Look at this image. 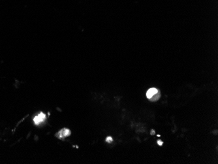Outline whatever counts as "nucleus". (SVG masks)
<instances>
[{
    "label": "nucleus",
    "mask_w": 218,
    "mask_h": 164,
    "mask_svg": "<svg viewBox=\"0 0 218 164\" xmlns=\"http://www.w3.org/2000/svg\"><path fill=\"white\" fill-rule=\"evenodd\" d=\"M71 134V132L69 129L63 128L60 131H58V133L56 134V137L60 139H64L65 137H67L70 135Z\"/></svg>",
    "instance_id": "nucleus-1"
},
{
    "label": "nucleus",
    "mask_w": 218,
    "mask_h": 164,
    "mask_svg": "<svg viewBox=\"0 0 218 164\" xmlns=\"http://www.w3.org/2000/svg\"><path fill=\"white\" fill-rule=\"evenodd\" d=\"M46 118H47L46 115L44 114L43 112H40L39 114H38L37 116L35 117V118H33V121L36 125H40L41 124H42L43 122H44Z\"/></svg>",
    "instance_id": "nucleus-2"
},
{
    "label": "nucleus",
    "mask_w": 218,
    "mask_h": 164,
    "mask_svg": "<svg viewBox=\"0 0 218 164\" xmlns=\"http://www.w3.org/2000/svg\"><path fill=\"white\" fill-rule=\"evenodd\" d=\"M158 89H157V88H150L149 90H148L146 92V97L148 99H150V98H151L153 95L156 94L157 92H158Z\"/></svg>",
    "instance_id": "nucleus-3"
},
{
    "label": "nucleus",
    "mask_w": 218,
    "mask_h": 164,
    "mask_svg": "<svg viewBox=\"0 0 218 164\" xmlns=\"http://www.w3.org/2000/svg\"><path fill=\"white\" fill-rule=\"evenodd\" d=\"M160 98H161V92L160 90H158L156 94H155L153 96L150 98V99H148V100L150 101H157L160 100Z\"/></svg>",
    "instance_id": "nucleus-4"
},
{
    "label": "nucleus",
    "mask_w": 218,
    "mask_h": 164,
    "mask_svg": "<svg viewBox=\"0 0 218 164\" xmlns=\"http://www.w3.org/2000/svg\"><path fill=\"white\" fill-rule=\"evenodd\" d=\"M112 141H113V139L112 138V137H108L106 139V142H107V143H112Z\"/></svg>",
    "instance_id": "nucleus-5"
},
{
    "label": "nucleus",
    "mask_w": 218,
    "mask_h": 164,
    "mask_svg": "<svg viewBox=\"0 0 218 164\" xmlns=\"http://www.w3.org/2000/svg\"><path fill=\"white\" fill-rule=\"evenodd\" d=\"M157 144L160 145V146H162L163 145V142L161 140H158L157 141Z\"/></svg>",
    "instance_id": "nucleus-6"
},
{
    "label": "nucleus",
    "mask_w": 218,
    "mask_h": 164,
    "mask_svg": "<svg viewBox=\"0 0 218 164\" xmlns=\"http://www.w3.org/2000/svg\"><path fill=\"white\" fill-rule=\"evenodd\" d=\"M155 131L154 130V129H151V132H150V134H151V135H155Z\"/></svg>",
    "instance_id": "nucleus-7"
}]
</instances>
